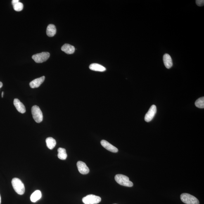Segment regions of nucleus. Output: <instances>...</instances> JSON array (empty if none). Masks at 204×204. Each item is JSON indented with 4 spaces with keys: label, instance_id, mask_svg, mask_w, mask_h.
<instances>
[{
    "label": "nucleus",
    "instance_id": "nucleus-1",
    "mask_svg": "<svg viewBox=\"0 0 204 204\" xmlns=\"http://www.w3.org/2000/svg\"><path fill=\"white\" fill-rule=\"evenodd\" d=\"M12 186L16 192L18 194L22 195L25 191V188L23 183L18 178H15L11 181Z\"/></svg>",
    "mask_w": 204,
    "mask_h": 204
},
{
    "label": "nucleus",
    "instance_id": "nucleus-2",
    "mask_svg": "<svg viewBox=\"0 0 204 204\" xmlns=\"http://www.w3.org/2000/svg\"><path fill=\"white\" fill-rule=\"evenodd\" d=\"M115 179L116 182L121 185L131 187L134 185L133 183L129 180V178L123 175H116Z\"/></svg>",
    "mask_w": 204,
    "mask_h": 204
},
{
    "label": "nucleus",
    "instance_id": "nucleus-3",
    "mask_svg": "<svg viewBox=\"0 0 204 204\" xmlns=\"http://www.w3.org/2000/svg\"><path fill=\"white\" fill-rule=\"evenodd\" d=\"M180 198L183 203L186 204H199L198 199L189 193H182L181 195Z\"/></svg>",
    "mask_w": 204,
    "mask_h": 204
},
{
    "label": "nucleus",
    "instance_id": "nucleus-4",
    "mask_svg": "<svg viewBox=\"0 0 204 204\" xmlns=\"http://www.w3.org/2000/svg\"><path fill=\"white\" fill-rule=\"evenodd\" d=\"M32 113L34 121L40 123L43 120V114L40 109L37 105H34L32 108Z\"/></svg>",
    "mask_w": 204,
    "mask_h": 204
},
{
    "label": "nucleus",
    "instance_id": "nucleus-5",
    "mask_svg": "<svg viewBox=\"0 0 204 204\" xmlns=\"http://www.w3.org/2000/svg\"><path fill=\"white\" fill-rule=\"evenodd\" d=\"M50 53L47 52H43L38 53L32 56V58L36 63H41L45 62L49 58Z\"/></svg>",
    "mask_w": 204,
    "mask_h": 204
},
{
    "label": "nucleus",
    "instance_id": "nucleus-6",
    "mask_svg": "<svg viewBox=\"0 0 204 204\" xmlns=\"http://www.w3.org/2000/svg\"><path fill=\"white\" fill-rule=\"evenodd\" d=\"M101 200L100 197L91 194L84 197L82 201L85 204H96L99 203Z\"/></svg>",
    "mask_w": 204,
    "mask_h": 204
},
{
    "label": "nucleus",
    "instance_id": "nucleus-7",
    "mask_svg": "<svg viewBox=\"0 0 204 204\" xmlns=\"http://www.w3.org/2000/svg\"><path fill=\"white\" fill-rule=\"evenodd\" d=\"M157 112V107L155 105H152L149 110L145 116L144 120L147 122L152 121Z\"/></svg>",
    "mask_w": 204,
    "mask_h": 204
},
{
    "label": "nucleus",
    "instance_id": "nucleus-8",
    "mask_svg": "<svg viewBox=\"0 0 204 204\" xmlns=\"http://www.w3.org/2000/svg\"><path fill=\"white\" fill-rule=\"evenodd\" d=\"M78 169L81 174H87L89 172V169L85 163L81 161H78L77 163Z\"/></svg>",
    "mask_w": 204,
    "mask_h": 204
},
{
    "label": "nucleus",
    "instance_id": "nucleus-9",
    "mask_svg": "<svg viewBox=\"0 0 204 204\" xmlns=\"http://www.w3.org/2000/svg\"><path fill=\"white\" fill-rule=\"evenodd\" d=\"M101 144L105 149L112 153H117L118 151L117 148L105 140H102L101 141Z\"/></svg>",
    "mask_w": 204,
    "mask_h": 204
},
{
    "label": "nucleus",
    "instance_id": "nucleus-10",
    "mask_svg": "<svg viewBox=\"0 0 204 204\" xmlns=\"http://www.w3.org/2000/svg\"><path fill=\"white\" fill-rule=\"evenodd\" d=\"M13 104L19 112L21 113H25L26 112L25 106H24L23 104L20 101V100L16 98L14 100Z\"/></svg>",
    "mask_w": 204,
    "mask_h": 204
},
{
    "label": "nucleus",
    "instance_id": "nucleus-11",
    "mask_svg": "<svg viewBox=\"0 0 204 204\" xmlns=\"http://www.w3.org/2000/svg\"><path fill=\"white\" fill-rule=\"evenodd\" d=\"M45 79L44 76L36 78L33 81H31L30 83V87L32 88L39 87L41 84L44 82Z\"/></svg>",
    "mask_w": 204,
    "mask_h": 204
},
{
    "label": "nucleus",
    "instance_id": "nucleus-12",
    "mask_svg": "<svg viewBox=\"0 0 204 204\" xmlns=\"http://www.w3.org/2000/svg\"><path fill=\"white\" fill-rule=\"evenodd\" d=\"M163 60L166 68L169 69L172 67L173 63L172 58L168 54H165L164 55Z\"/></svg>",
    "mask_w": 204,
    "mask_h": 204
},
{
    "label": "nucleus",
    "instance_id": "nucleus-13",
    "mask_svg": "<svg viewBox=\"0 0 204 204\" xmlns=\"http://www.w3.org/2000/svg\"><path fill=\"white\" fill-rule=\"evenodd\" d=\"M61 50L67 54H72L75 52V48L70 44H66L62 47Z\"/></svg>",
    "mask_w": 204,
    "mask_h": 204
},
{
    "label": "nucleus",
    "instance_id": "nucleus-14",
    "mask_svg": "<svg viewBox=\"0 0 204 204\" xmlns=\"http://www.w3.org/2000/svg\"><path fill=\"white\" fill-rule=\"evenodd\" d=\"M56 32V28L53 24H50L48 26L47 29L46 33L49 37H52L54 36Z\"/></svg>",
    "mask_w": 204,
    "mask_h": 204
},
{
    "label": "nucleus",
    "instance_id": "nucleus-15",
    "mask_svg": "<svg viewBox=\"0 0 204 204\" xmlns=\"http://www.w3.org/2000/svg\"><path fill=\"white\" fill-rule=\"evenodd\" d=\"M89 69L91 70L95 71L103 72L106 70V68L99 64L93 63L91 64L89 66Z\"/></svg>",
    "mask_w": 204,
    "mask_h": 204
},
{
    "label": "nucleus",
    "instance_id": "nucleus-16",
    "mask_svg": "<svg viewBox=\"0 0 204 204\" xmlns=\"http://www.w3.org/2000/svg\"><path fill=\"white\" fill-rule=\"evenodd\" d=\"M41 197H42V193L39 190H36L31 195V201L34 203L39 200Z\"/></svg>",
    "mask_w": 204,
    "mask_h": 204
},
{
    "label": "nucleus",
    "instance_id": "nucleus-17",
    "mask_svg": "<svg viewBox=\"0 0 204 204\" xmlns=\"http://www.w3.org/2000/svg\"><path fill=\"white\" fill-rule=\"evenodd\" d=\"M47 146L50 149H53L56 144V140L52 137H48L46 140Z\"/></svg>",
    "mask_w": 204,
    "mask_h": 204
},
{
    "label": "nucleus",
    "instance_id": "nucleus-18",
    "mask_svg": "<svg viewBox=\"0 0 204 204\" xmlns=\"http://www.w3.org/2000/svg\"><path fill=\"white\" fill-rule=\"evenodd\" d=\"M58 158L61 160H65L67 158L66 150L65 149L60 148L58 149Z\"/></svg>",
    "mask_w": 204,
    "mask_h": 204
},
{
    "label": "nucleus",
    "instance_id": "nucleus-19",
    "mask_svg": "<svg viewBox=\"0 0 204 204\" xmlns=\"http://www.w3.org/2000/svg\"><path fill=\"white\" fill-rule=\"evenodd\" d=\"M195 105L198 108L204 109V97L199 98L195 102Z\"/></svg>",
    "mask_w": 204,
    "mask_h": 204
},
{
    "label": "nucleus",
    "instance_id": "nucleus-20",
    "mask_svg": "<svg viewBox=\"0 0 204 204\" xmlns=\"http://www.w3.org/2000/svg\"><path fill=\"white\" fill-rule=\"evenodd\" d=\"M14 9L16 11H22L23 9L24 6L23 3L21 2H18L14 5L13 6Z\"/></svg>",
    "mask_w": 204,
    "mask_h": 204
},
{
    "label": "nucleus",
    "instance_id": "nucleus-21",
    "mask_svg": "<svg viewBox=\"0 0 204 204\" xmlns=\"http://www.w3.org/2000/svg\"><path fill=\"white\" fill-rule=\"evenodd\" d=\"M196 3L198 6H203L204 5V0H197Z\"/></svg>",
    "mask_w": 204,
    "mask_h": 204
},
{
    "label": "nucleus",
    "instance_id": "nucleus-22",
    "mask_svg": "<svg viewBox=\"0 0 204 204\" xmlns=\"http://www.w3.org/2000/svg\"><path fill=\"white\" fill-rule=\"evenodd\" d=\"M19 2V0H13L12 1V4L13 6L14 5L16 4V3Z\"/></svg>",
    "mask_w": 204,
    "mask_h": 204
},
{
    "label": "nucleus",
    "instance_id": "nucleus-23",
    "mask_svg": "<svg viewBox=\"0 0 204 204\" xmlns=\"http://www.w3.org/2000/svg\"><path fill=\"white\" fill-rule=\"evenodd\" d=\"M3 86V84L2 83L0 82V89H1V88Z\"/></svg>",
    "mask_w": 204,
    "mask_h": 204
},
{
    "label": "nucleus",
    "instance_id": "nucleus-24",
    "mask_svg": "<svg viewBox=\"0 0 204 204\" xmlns=\"http://www.w3.org/2000/svg\"><path fill=\"white\" fill-rule=\"evenodd\" d=\"M1 195H0V204H1Z\"/></svg>",
    "mask_w": 204,
    "mask_h": 204
},
{
    "label": "nucleus",
    "instance_id": "nucleus-25",
    "mask_svg": "<svg viewBox=\"0 0 204 204\" xmlns=\"http://www.w3.org/2000/svg\"><path fill=\"white\" fill-rule=\"evenodd\" d=\"M3 91L2 93V97L3 98Z\"/></svg>",
    "mask_w": 204,
    "mask_h": 204
},
{
    "label": "nucleus",
    "instance_id": "nucleus-26",
    "mask_svg": "<svg viewBox=\"0 0 204 204\" xmlns=\"http://www.w3.org/2000/svg\"></svg>",
    "mask_w": 204,
    "mask_h": 204
}]
</instances>
